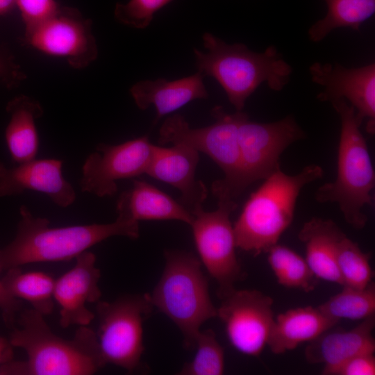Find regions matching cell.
<instances>
[{
  "instance_id": "6da1fadb",
  "label": "cell",
  "mask_w": 375,
  "mask_h": 375,
  "mask_svg": "<svg viewBox=\"0 0 375 375\" xmlns=\"http://www.w3.org/2000/svg\"><path fill=\"white\" fill-rule=\"evenodd\" d=\"M8 340L13 347L26 352V361L10 360L0 366V374L90 375L106 364L101 356L96 333L80 326L70 340L53 333L44 316L25 309L17 318Z\"/></svg>"
},
{
  "instance_id": "7a4b0ae2",
  "label": "cell",
  "mask_w": 375,
  "mask_h": 375,
  "mask_svg": "<svg viewBox=\"0 0 375 375\" xmlns=\"http://www.w3.org/2000/svg\"><path fill=\"white\" fill-rule=\"evenodd\" d=\"M19 214L15 238L0 249V272L33 262L69 261L109 238L140 235L139 222L118 217L108 224L50 227L48 219L34 216L24 205Z\"/></svg>"
},
{
  "instance_id": "3957f363",
  "label": "cell",
  "mask_w": 375,
  "mask_h": 375,
  "mask_svg": "<svg viewBox=\"0 0 375 375\" xmlns=\"http://www.w3.org/2000/svg\"><path fill=\"white\" fill-rule=\"evenodd\" d=\"M202 39L207 51L194 49L199 72L216 79L236 111H242L262 83L278 92L290 80L292 68L274 46L255 52L242 43L227 44L210 33Z\"/></svg>"
},
{
  "instance_id": "277c9868",
  "label": "cell",
  "mask_w": 375,
  "mask_h": 375,
  "mask_svg": "<svg viewBox=\"0 0 375 375\" xmlns=\"http://www.w3.org/2000/svg\"><path fill=\"white\" fill-rule=\"evenodd\" d=\"M323 176L322 167L311 164L295 175L278 169L263 180L233 225L237 248L258 256L277 244L293 221L301 190Z\"/></svg>"
},
{
  "instance_id": "5b68a950",
  "label": "cell",
  "mask_w": 375,
  "mask_h": 375,
  "mask_svg": "<svg viewBox=\"0 0 375 375\" xmlns=\"http://www.w3.org/2000/svg\"><path fill=\"white\" fill-rule=\"evenodd\" d=\"M331 103L341 121L337 176L317 190L315 199L337 203L347 223L362 229L367 222L362 210L374 205L375 172L355 109L344 99Z\"/></svg>"
},
{
  "instance_id": "8992f818",
  "label": "cell",
  "mask_w": 375,
  "mask_h": 375,
  "mask_svg": "<svg viewBox=\"0 0 375 375\" xmlns=\"http://www.w3.org/2000/svg\"><path fill=\"white\" fill-rule=\"evenodd\" d=\"M160 281L149 299L183 334L184 346L194 349L201 325L217 316L201 261L190 252L167 250Z\"/></svg>"
},
{
  "instance_id": "52a82bcc",
  "label": "cell",
  "mask_w": 375,
  "mask_h": 375,
  "mask_svg": "<svg viewBox=\"0 0 375 375\" xmlns=\"http://www.w3.org/2000/svg\"><path fill=\"white\" fill-rule=\"evenodd\" d=\"M242 111L227 113L222 106H215L211 114L215 122L207 126L191 128L180 114L167 117L159 131L161 144H183L209 156L224 173V178L215 181L212 192L217 200H233L240 172L238 126Z\"/></svg>"
},
{
  "instance_id": "ba28073f",
  "label": "cell",
  "mask_w": 375,
  "mask_h": 375,
  "mask_svg": "<svg viewBox=\"0 0 375 375\" xmlns=\"http://www.w3.org/2000/svg\"><path fill=\"white\" fill-rule=\"evenodd\" d=\"M148 294H127L111 301H98L97 334L106 364L129 372L140 362L144 348L143 322L153 309Z\"/></svg>"
},
{
  "instance_id": "9c48e42d",
  "label": "cell",
  "mask_w": 375,
  "mask_h": 375,
  "mask_svg": "<svg viewBox=\"0 0 375 375\" xmlns=\"http://www.w3.org/2000/svg\"><path fill=\"white\" fill-rule=\"evenodd\" d=\"M306 133L292 115L269 122L249 119L244 112L238 126L240 172L235 188L236 199L252 183L265 180L280 167V157L292 143L305 139Z\"/></svg>"
},
{
  "instance_id": "30bf717a",
  "label": "cell",
  "mask_w": 375,
  "mask_h": 375,
  "mask_svg": "<svg viewBox=\"0 0 375 375\" xmlns=\"http://www.w3.org/2000/svg\"><path fill=\"white\" fill-rule=\"evenodd\" d=\"M238 205L233 200H218L217 208L205 211L203 207L192 211L190 224L201 262L218 285L222 300L235 290L242 277L237 258L235 238L230 216Z\"/></svg>"
},
{
  "instance_id": "8fae6325",
  "label": "cell",
  "mask_w": 375,
  "mask_h": 375,
  "mask_svg": "<svg viewBox=\"0 0 375 375\" xmlns=\"http://www.w3.org/2000/svg\"><path fill=\"white\" fill-rule=\"evenodd\" d=\"M92 27V20L77 8L60 6L49 19L25 31L24 42L44 53L63 58L75 69H83L98 56Z\"/></svg>"
},
{
  "instance_id": "7c38bea8",
  "label": "cell",
  "mask_w": 375,
  "mask_h": 375,
  "mask_svg": "<svg viewBox=\"0 0 375 375\" xmlns=\"http://www.w3.org/2000/svg\"><path fill=\"white\" fill-rule=\"evenodd\" d=\"M153 147L147 135L117 144H98L82 166L80 189L99 197L115 194L118 180L146 174Z\"/></svg>"
},
{
  "instance_id": "4fadbf2b",
  "label": "cell",
  "mask_w": 375,
  "mask_h": 375,
  "mask_svg": "<svg viewBox=\"0 0 375 375\" xmlns=\"http://www.w3.org/2000/svg\"><path fill=\"white\" fill-rule=\"evenodd\" d=\"M222 301L217 317L231 344L243 354L258 356L274 322L273 299L257 290H235Z\"/></svg>"
},
{
  "instance_id": "5bb4252c",
  "label": "cell",
  "mask_w": 375,
  "mask_h": 375,
  "mask_svg": "<svg viewBox=\"0 0 375 375\" xmlns=\"http://www.w3.org/2000/svg\"><path fill=\"white\" fill-rule=\"evenodd\" d=\"M311 80L324 88L317 99L320 101L344 99L356 110L366 131L375 133V64L347 68L335 63L315 62L309 67Z\"/></svg>"
},
{
  "instance_id": "9a60e30c",
  "label": "cell",
  "mask_w": 375,
  "mask_h": 375,
  "mask_svg": "<svg viewBox=\"0 0 375 375\" xmlns=\"http://www.w3.org/2000/svg\"><path fill=\"white\" fill-rule=\"evenodd\" d=\"M75 259L74 267L55 281L53 297L60 308L59 322L62 328L90 324L95 315L87 304L98 302L101 296V272L95 265V255L86 251Z\"/></svg>"
},
{
  "instance_id": "2e32d148",
  "label": "cell",
  "mask_w": 375,
  "mask_h": 375,
  "mask_svg": "<svg viewBox=\"0 0 375 375\" xmlns=\"http://www.w3.org/2000/svg\"><path fill=\"white\" fill-rule=\"evenodd\" d=\"M62 161L58 159H33L8 167L0 161V197L33 190L48 196L62 208L76 200V192L62 175Z\"/></svg>"
},
{
  "instance_id": "e0dca14e",
  "label": "cell",
  "mask_w": 375,
  "mask_h": 375,
  "mask_svg": "<svg viewBox=\"0 0 375 375\" xmlns=\"http://www.w3.org/2000/svg\"><path fill=\"white\" fill-rule=\"evenodd\" d=\"M199 161V152L189 146L153 144L146 174L177 189L181 193L178 201L192 213L203 207L208 196L206 185L195 177Z\"/></svg>"
},
{
  "instance_id": "ac0fdd59",
  "label": "cell",
  "mask_w": 375,
  "mask_h": 375,
  "mask_svg": "<svg viewBox=\"0 0 375 375\" xmlns=\"http://www.w3.org/2000/svg\"><path fill=\"white\" fill-rule=\"evenodd\" d=\"M374 326L375 315L362 320L350 330L333 326L308 342L305 358L310 364H323L322 374L331 375L349 358L360 353H374Z\"/></svg>"
},
{
  "instance_id": "d6986e66",
  "label": "cell",
  "mask_w": 375,
  "mask_h": 375,
  "mask_svg": "<svg viewBox=\"0 0 375 375\" xmlns=\"http://www.w3.org/2000/svg\"><path fill=\"white\" fill-rule=\"evenodd\" d=\"M203 75L194 74L176 80L160 78L140 81L130 89L136 106L146 110L153 106L156 110L155 122L195 99H206L208 91L203 81Z\"/></svg>"
},
{
  "instance_id": "ffe728a7",
  "label": "cell",
  "mask_w": 375,
  "mask_h": 375,
  "mask_svg": "<svg viewBox=\"0 0 375 375\" xmlns=\"http://www.w3.org/2000/svg\"><path fill=\"white\" fill-rule=\"evenodd\" d=\"M117 217L142 220H178L190 225L192 214L178 201L145 181L134 179L116 203Z\"/></svg>"
},
{
  "instance_id": "44dd1931",
  "label": "cell",
  "mask_w": 375,
  "mask_h": 375,
  "mask_svg": "<svg viewBox=\"0 0 375 375\" xmlns=\"http://www.w3.org/2000/svg\"><path fill=\"white\" fill-rule=\"evenodd\" d=\"M346 234L331 219L312 217L299 232L306 250L305 259L319 280L343 285L337 258L340 243Z\"/></svg>"
},
{
  "instance_id": "7402d4cb",
  "label": "cell",
  "mask_w": 375,
  "mask_h": 375,
  "mask_svg": "<svg viewBox=\"0 0 375 375\" xmlns=\"http://www.w3.org/2000/svg\"><path fill=\"white\" fill-rule=\"evenodd\" d=\"M317 307L292 308L274 317L267 346L274 354H281L309 342L338 324Z\"/></svg>"
},
{
  "instance_id": "603a6c76",
  "label": "cell",
  "mask_w": 375,
  "mask_h": 375,
  "mask_svg": "<svg viewBox=\"0 0 375 375\" xmlns=\"http://www.w3.org/2000/svg\"><path fill=\"white\" fill-rule=\"evenodd\" d=\"M6 110L10 119L5 139L12 160L19 164L35 159L39 146L35 120L43 114L41 104L20 95L8 102Z\"/></svg>"
},
{
  "instance_id": "cb8c5ba5",
  "label": "cell",
  "mask_w": 375,
  "mask_h": 375,
  "mask_svg": "<svg viewBox=\"0 0 375 375\" xmlns=\"http://www.w3.org/2000/svg\"><path fill=\"white\" fill-rule=\"evenodd\" d=\"M6 272L1 279L11 296L28 302L33 309L44 316L53 312L56 279L51 275L43 272H24L19 267L10 268Z\"/></svg>"
},
{
  "instance_id": "d4e9b609",
  "label": "cell",
  "mask_w": 375,
  "mask_h": 375,
  "mask_svg": "<svg viewBox=\"0 0 375 375\" xmlns=\"http://www.w3.org/2000/svg\"><path fill=\"white\" fill-rule=\"evenodd\" d=\"M327 12L324 18L310 26L308 31L310 40L322 41L331 31L348 27L359 31L362 24L375 12V0H324Z\"/></svg>"
},
{
  "instance_id": "484cf974",
  "label": "cell",
  "mask_w": 375,
  "mask_h": 375,
  "mask_svg": "<svg viewBox=\"0 0 375 375\" xmlns=\"http://www.w3.org/2000/svg\"><path fill=\"white\" fill-rule=\"evenodd\" d=\"M266 253L268 263L278 284L305 292L315 289L319 279L312 272L305 258L292 249L278 243Z\"/></svg>"
},
{
  "instance_id": "4316f807",
  "label": "cell",
  "mask_w": 375,
  "mask_h": 375,
  "mask_svg": "<svg viewBox=\"0 0 375 375\" xmlns=\"http://www.w3.org/2000/svg\"><path fill=\"white\" fill-rule=\"evenodd\" d=\"M342 290L317 306L328 318L363 320L375 315V284L363 288L342 286Z\"/></svg>"
},
{
  "instance_id": "83f0119b",
  "label": "cell",
  "mask_w": 375,
  "mask_h": 375,
  "mask_svg": "<svg viewBox=\"0 0 375 375\" xmlns=\"http://www.w3.org/2000/svg\"><path fill=\"white\" fill-rule=\"evenodd\" d=\"M369 258V254L363 252L356 242L347 235L342 238L337 258L342 286L363 288L372 281Z\"/></svg>"
},
{
  "instance_id": "f1b7e54d",
  "label": "cell",
  "mask_w": 375,
  "mask_h": 375,
  "mask_svg": "<svg viewBox=\"0 0 375 375\" xmlns=\"http://www.w3.org/2000/svg\"><path fill=\"white\" fill-rule=\"evenodd\" d=\"M194 348L197 351L194 358L183 365L178 374L221 375L224 374V351L212 330L200 331L196 339Z\"/></svg>"
},
{
  "instance_id": "f546056e",
  "label": "cell",
  "mask_w": 375,
  "mask_h": 375,
  "mask_svg": "<svg viewBox=\"0 0 375 375\" xmlns=\"http://www.w3.org/2000/svg\"><path fill=\"white\" fill-rule=\"evenodd\" d=\"M173 0H129L117 3L114 10L115 18L120 23L134 28H147L154 14Z\"/></svg>"
},
{
  "instance_id": "4dcf8cb0",
  "label": "cell",
  "mask_w": 375,
  "mask_h": 375,
  "mask_svg": "<svg viewBox=\"0 0 375 375\" xmlns=\"http://www.w3.org/2000/svg\"><path fill=\"white\" fill-rule=\"evenodd\" d=\"M16 6L28 31L52 17L60 6L56 0H16Z\"/></svg>"
},
{
  "instance_id": "1f68e13d",
  "label": "cell",
  "mask_w": 375,
  "mask_h": 375,
  "mask_svg": "<svg viewBox=\"0 0 375 375\" xmlns=\"http://www.w3.org/2000/svg\"><path fill=\"white\" fill-rule=\"evenodd\" d=\"M374 353L356 355L340 365L331 375H374Z\"/></svg>"
},
{
  "instance_id": "d6a6232c",
  "label": "cell",
  "mask_w": 375,
  "mask_h": 375,
  "mask_svg": "<svg viewBox=\"0 0 375 375\" xmlns=\"http://www.w3.org/2000/svg\"><path fill=\"white\" fill-rule=\"evenodd\" d=\"M22 301L11 296L6 290L0 278V310L4 322L13 326L20 310Z\"/></svg>"
},
{
  "instance_id": "836d02e7",
  "label": "cell",
  "mask_w": 375,
  "mask_h": 375,
  "mask_svg": "<svg viewBox=\"0 0 375 375\" xmlns=\"http://www.w3.org/2000/svg\"><path fill=\"white\" fill-rule=\"evenodd\" d=\"M18 67L0 57V80L8 85H13L24 78Z\"/></svg>"
},
{
  "instance_id": "e575fe53",
  "label": "cell",
  "mask_w": 375,
  "mask_h": 375,
  "mask_svg": "<svg viewBox=\"0 0 375 375\" xmlns=\"http://www.w3.org/2000/svg\"><path fill=\"white\" fill-rule=\"evenodd\" d=\"M12 347L8 339L0 337V366L12 360Z\"/></svg>"
},
{
  "instance_id": "d590c367",
  "label": "cell",
  "mask_w": 375,
  "mask_h": 375,
  "mask_svg": "<svg viewBox=\"0 0 375 375\" xmlns=\"http://www.w3.org/2000/svg\"><path fill=\"white\" fill-rule=\"evenodd\" d=\"M16 7V0H0V15L7 14Z\"/></svg>"
}]
</instances>
